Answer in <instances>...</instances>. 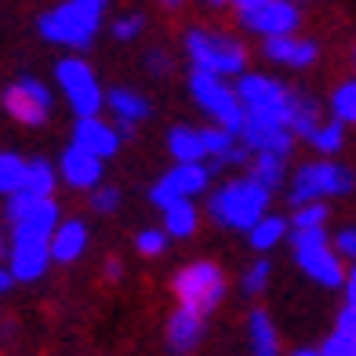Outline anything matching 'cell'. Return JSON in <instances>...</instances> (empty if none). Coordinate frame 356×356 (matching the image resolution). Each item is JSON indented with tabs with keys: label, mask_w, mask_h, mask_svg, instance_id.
<instances>
[{
	"label": "cell",
	"mask_w": 356,
	"mask_h": 356,
	"mask_svg": "<svg viewBox=\"0 0 356 356\" xmlns=\"http://www.w3.org/2000/svg\"><path fill=\"white\" fill-rule=\"evenodd\" d=\"M342 291H346V305H356V262H353V266H349V273H346Z\"/></svg>",
	"instance_id": "41"
},
{
	"label": "cell",
	"mask_w": 356,
	"mask_h": 356,
	"mask_svg": "<svg viewBox=\"0 0 356 356\" xmlns=\"http://www.w3.org/2000/svg\"><path fill=\"white\" fill-rule=\"evenodd\" d=\"M273 197H277V193L266 189L254 175L236 171V175H225L218 186H211V193L204 197V215L211 218L218 229L248 233L273 207Z\"/></svg>",
	"instance_id": "2"
},
{
	"label": "cell",
	"mask_w": 356,
	"mask_h": 356,
	"mask_svg": "<svg viewBox=\"0 0 356 356\" xmlns=\"http://www.w3.org/2000/svg\"><path fill=\"white\" fill-rule=\"evenodd\" d=\"M168 153L175 164H197V160H207V145H204V131L200 127H193V124H175L168 138Z\"/></svg>",
	"instance_id": "25"
},
{
	"label": "cell",
	"mask_w": 356,
	"mask_h": 356,
	"mask_svg": "<svg viewBox=\"0 0 356 356\" xmlns=\"http://www.w3.org/2000/svg\"><path fill=\"white\" fill-rule=\"evenodd\" d=\"M207 338V316L193 313V309H182V305H175L168 323H164V342L175 356H193Z\"/></svg>",
	"instance_id": "20"
},
{
	"label": "cell",
	"mask_w": 356,
	"mask_h": 356,
	"mask_svg": "<svg viewBox=\"0 0 356 356\" xmlns=\"http://www.w3.org/2000/svg\"><path fill=\"white\" fill-rule=\"evenodd\" d=\"M189 0H156V8L164 11V15H178V11H186Z\"/></svg>",
	"instance_id": "43"
},
{
	"label": "cell",
	"mask_w": 356,
	"mask_h": 356,
	"mask_svg": "<svg viewBox=\"0 0 356 356\" xmlns=\"http://www.w3.org/2000/svg\"><path fill=\"white\" fill-rule=\"evenodd\" d=\"M298 4H305V0H298Z\"/></svg>",
	"instance_id": "49"
},
{
	"label": "cell",
	"mask_w": 356,
	"mask_h": 356,
	"mask_svg": "<svg viewBox=\"0 0 356 356\" xmlns=\"http://www.w3.org/2000/svg\"><path fill=\"white\" fill-rule=\"evenodd\" d=\"M106 117L120 127V135L131 142L138 135V124H145L153 117V99L138 88H127V84H113L106 91Z\"/></svg>",
	"instance_id": "17"
},
{
	"label": "cell",
	"mask_w": 356,
	"mask_h": 356,
	"mask_svg": "<svg viewBox=\"0 0 356 356\" xmlns=\"http://www.w3.org/2000/svg\"><path fill=\"white\" fill-rule=\"evenodd\" d=\"M269 66L287 70V73H309L320 62V40L305 37V33H287V37H269L258 47Z\"/></svg>",
	"instance_id": "15"
},
{
	"label": "cell",
	"mask_w": 356,
	"mask_h": 356,
	"mask_svg": "<svg viewBox=\"0 0 356 356\" xmlns=\"http://www.w3.org/2000/svg\"><path fill=\"white\" fill-rule=\"evenodd\" d=\"M254 4H262V0H229L233 15H236V11H248V8H254Z\"/></svg>",
	"instance_id": "44"
},
{
	"label": "cell",
	"mask_w": 356,
	"mask_h": 356,
	"mask_svg": "<svg viewBox=\"0 0 356 356\" xmlns=\"http://www.w3.org/2000/svg\"><path fill=\"white\" fill-rule=\"evenodd\" d=\"M353 76H356V47H353Z\"/></svg>",
	"instance_id": "48"
},
{
	"label": "cell",
	"mask_w": 356,
	"mask_h": 356,
	"mask_svg": "<svg viewBox=\"0 0 356 356\" xmlns=\"http://www.w3.org/2000/svg\"><path fill=\"white\" fill-rule=\"evenodd\" d=\"M182 55L189 70L218 73V76H244L251 70V47L233 29L218 26H186L182 29Z\"/></svg>",
	"instance_id": "3"
},
{
	"label": "cell",
	"mask_w": 356,
	"mask_h": 356,
	"mask_svg": "<svg viewBox=\"0 0 356 356\" xmlns=\"http://www.w3.org/2000/svg\"><path fill=\"white\" fill-rule=\"evenodd\" d=\"M11 287H15V277H11L8 262H4V258H0V298H4V295H8Z\"/></svg>",
	"instance_id": "42"
},
{
	"label": "cell",
	"mask_w": 356,
	"mask_h": 356,
	"mask_svg": "<svg viewBox=\"0 0 356 356\" xmlns=\"http://www.w3.org/2000/svg\"><path fill=\"white\" fill-rule=\"evenodd\" d=\"M204 8H215V11H222V8H229V0H200Z\"/></svg>",
	"instance_id": "47"
},
{
	"label": "cell",
	"mask_w": 356,
	"mask_h": 356,
	"mask_svg": "<svg viewBox=\"0 0 356 356\" xmlns=\"http://www.w3.org/2000/svg\"><path fill=\"white\" fill-rule=\"evenodd\" d=\"M248 175H254L266 189L280 193V189H287L291 168H287V156H277V153H254L251 164H248Z\"/></svg>",
	"instance_id": "29"
},
{
	"label": "cell",
	"mask_w": 356,
	"mask_h": 356,
	"mask_svg": "<svg viewBox=\"0 0 356 356\" xmlns=\"http://www.w3.org/2000/svg\"><path fill=\"white\" fill-rule=\"evenodd\" d=\"M0 215L8 222V236H44L51 240L55 225L62 222V204L58 197H29V193H15L4 200Z\"/></svg>",
	"instance_id": "12"
},
{
	"label": "cell",
	"mask_w": 356,
	"mask_h": 356,
	"mask_svg": "<svg viewBox=\"0 0 356 356\" xmlns=\"http://www.w3.org/2000/svg\"><path fill=\"white\" fill-rule=\"evenodd\" d=\"M327 117H334L338 124H346V127H356V76H346V80H338V84L331 88L327 95Z\"/></svg>",
	"instance_id": "31"
},
{
	"label": "cell",
	"mask_w": 356,
	"mask_h": 356,
	"mask_svg": "<svg viewBox=\"0 0 356 356\" xmlns=\"http://www.w3.org/2000/svg\"><path fill=\"white\" fill-rule=\"evenodd\" d=\"M240 138L251 153H277V156H287L295 153V131L287 124H277V120H262V117H251L244 113V127H240Z\"/></svg>",
	"instance_id": "19"
},
{
	"label": "cell",
	"mask_w": 356,
	"mask_h": 356,
	"mask_svg": "<svg viewBox=\"0 0 356 356\" xmlns=\"http://www.w3.org/2000/svg\"><path fill=\"white\" fill-rule=\"evenodd\" d=\"M109 4L113 0H55L37 15V37L62 51L84 55L109 26Z\"/></svg>",
	"instance_id": "1"
},
{
	"label": "cell",
	"mask_w": 356,
	"mask_h": 356,
	"mask_svg": "<svg viewBox=\"0 0 356 356\" xmlns=\"http://www.w3.org/2000/svg\"><path fill=\"white\" fill-rule=\"evenodd\" d=\"M4 262L11 269L15 284H37V280L47 277V269L55 266L51 240H44V236H8Z\"/></svg>",
	"instance_id": "14"
},
{
	"label": "cell",
	"mask_w": 356,
	"mask_h": 356,
	"mask_svg": "<svg viewBox=\"0 0 356 356\" xmlns=\"http://www.w3.org/2000/svg\"><path fill=\"white\" fill-rule=\"evenodd\" d=\"M62 178H58V164L47 156H29V171H26V186L22 193L29 197H58Z\"/></svg>",
	"instance_id": "28"
},
{
	"label": "cell",
	"mask_w": 356,
	"mask_h": 356,
	"mask_svg": "<svg viewBox=\"0 0 356 356\" xmlns=\"http://www.w3.org/2000/svg\"><path fill=\"white\" fill-rule=\"evenodd\" d=\"M244 236H248V248L254 254H273L280 244H287V240H291V218L280 215V211H266Z\"/></svg>",
	"instance_id": "23"
},
{
	"label": "cell",
	"mask_w": 356,
	"mask_h": 356,
	"mask_svg": "<svg viewBox=\"0 0 356 356\" xmlns=\"http://www.w3.org/2000/svg\"><path fill=\"white\" fill-rule=\"evenodd\" d=\"M287 244H291V258H295V266L302 269V277H309L313 284L327 287V291L346 284L349 262L338 254L327 229H291Z\"/></svg>",
	"instance_id": "7"
},
{
	"label": "cell",
	"mask_w": 356,
	"mask_h": 356,
	"mask_svg": "<svg viewBox=\"0 0 356 356\" xmlns=\"http://www.w3.org/2000/svg\"><path fill=\"white\" fill-rule=\"evenodd\" d=\"M4 251H8V222L0 215V258H4Z\"/></svg>",
	"instance_id": "45"
},
{
	"label": "cell",
	"mask_w": 356,
	"mask_h": 356,
	"mask_svg": "<svg viewBox=\"0 0 356 356\" xmlns=\"http://www.w3.org/2000/svg\"><path fill=\"white\" fill-rule=\"evenodd\" d=\"M55 91L62 106H66L76 117H95V113H106V84L99 70L91 66L84 55L76 51H66L58 62H55Z\"/></svg>",
	"instance_id": "6"
},
{
	"label": "cell",
	"mask_w": 356,
	"mask_h": 356,
	"mask_svg": "<svg viewBox=\"0 0 356 356\" xmlns=\"http://www.w3.org/2000/svg\"><path fill=\"white\" fill-rule=\"evenodd\" d=\"M284 356H320V346H316V349H291V353H284Z\"/></svg>",
	"instance_id": "46"
},
{
	"label": "cell",
	"mask_w": 356,
	"mask_h": 356,
	"mask_svg": "<svg viewBox=\"0 0 356 356\" xmlns=\"http://www.w3.org/2000/svg\"><path fill=\"white\" fill-rule=\"evenodd\" d=\"M323 117H327V106H323L316 95H309V91L298 88V95H295V113H291V131H295V138L305 142V138H309L316 127L323 124Z\"/></svg>",
	"instance_id": "27"
},
{
	"label": "cell",
	"mask_w": 356,
	"mask_h": 356,
	"mask_svg": "<svg viewBox=\"0 0 356 356\" xmlns=\"http://www.w3.org/2000/svg\"><path fill=\"white\" fill-rule=\"evenodd\" d=\"M320 356H356V305H342L334 331L320 342Z\"/></svg>",
	"instance_id": "26"
},
{
	"label": "cell",
	"mask_w": 356,
	"mask_h": 356,
	"mask_svg": "<svg viewBox=\"0 0 356 356\" xmlns=\"http://www.w3.org/2000/svg\"><path fill=\"white\" fill-rule=\"evenodd\" d=\"M346 131H349L346 124H338L334 117H323V124L305 138V145H309L313 153H320V156H338L346 149Z\"/></svg>",
	"instance_id": "32"
},
{
	"label": "cell",
	"mask_w": 356,
	"mask_h": 356,
	"mask_svg": "<svg viewBox=\"0 0 356 356\" xmlns=\"http://www.w3.org/2000/svg\"><path fill=\"white\" fill-rule=\"evenodd\" d=\"M200 222H204V207H197V200H178L160 211V225H164L171 240H193L200 233Z\"/></svg>",
	"instance_id": "24"
},
{
	"label": "cell",
	"mask_w": 356,
	"mask_h": 356,
	"mask_svg": "<svg viewBox=\"0 0 356 356\" xmlns=\"http://www.w3.org/2000/svg\"><path fill=\"white\" fill-rule=\"evenodd\" d=\"M356 189V171L342 164L338 156H316V160H302L298 168H291L287 178V207L298 204H331L338 197H349Z\"/></svg>",
	"instance_id": "4"
},
{
	"label": "cell",
	"mask_w": 356,
	"mask_h": 356,
	"mask_svg": "<svg viewBox=\"0 0 356 356\" xmlns=\"http://www.w3.org/2000/svg\"><path fill=\"white\" fill-rule=\"evenodd\" d=\"M215 178H218V171L207 164V160H197V164H171L149 186V204L156 211H164V207H171L178 200H200L211 193Z\"/></svg>",
	"instance_id": "11"
},
{
	"label": "cell",
	"mask_w": 356,
	"mask_h": 356,
	"mask_svg": "<svg viewBox=\"0 0 356 356\" xmlns=\"http://www.w3.org/2000/svg\"><path fill=\"white\" fill-rule=\"evenodd\" d=\"M120 207H124V189L113 186V182H102V186H95V189L88 193V211L99 215V218L120 215Z\"/></svg>",
	"instance_id": "35"
},
{
	"label": "cell",
	"mask_w": 356,
	"mask_h": 356,
	"mask_svg": "<svg viewBox=\"0 0 356 356\" xmlns=\"http://www.w3.org/2000/svg\"><path fill=\"white\" fill-rule=\"evenodd\" d=\"M186 91H189L193 106L207 117V124H222V127H229V131L240 135V127H244V102H240L236 80L218 76V73H204V70H189Z\"/></svg>",
	"instance_id": "9"
},
{
	"label": "cell",
	"mask_w": 356,
	"mask_h": 356,
	"mask_svg": "<svg viewBox=\"0 0 356 356\" xmlns=\"http://www.w3.org/2000/svg\"><path fill=\"white\" fill-rule=\"evenodd\" d=\"M236 91H240V102H244V113L291 127V113H295L298 88H291L287 80L273 76V73L248 70L244 76H236Z\"/></svg>",
	"instance_id": "10"
},
{
	"label": "cell",
	"mask_w": 356,
	"mask_h": 356,
	"mask_svg": "<svg viewBox=\"0 0 356 356\" xmlns=\"http://www.w3.org/2000/svg\"><path fill=\"white\" fill-rule=\"evenodd\" d=\"M248 353L251 356H284V342H280V331H277V320H273L269 309H251L248 313Z\"/></svg>",
	"instance_id": "22"
},
{
	"label": "cell",
	"mask_w": 356,
	"mask_h": 356,
	"mask_svg": "<svg viewBox=\"0 0 356 356\" xmlns=\"http://www.w3.org/2000/svg\"><path fill=\"white\" fill-rule=\"evenodd\" d=\"M171 248V236L164 233V225H145V229L135 233V254L138 258H164Z\"/></svg>",
	"instance_id": "37"
},
{
	"label": "cell",
	"mask_w": 356,
	"mask_h": 356,
	"mask_svg": "<svg viewBox=\"0 0 356 356\" xmlns=\"http://www.w3.org/2000/svg\"><path fill=\"white\" fill-rule=\"evenodd\" d=\"M142 70L149 73L153 80H168L171 73H175V55L168 51L164 44H149L142 51Z\"/></svg>",
	"instance_id": "38"
},
{
	"label": "cell",
	"mask_w": 356,
	"mask_h": 356,
	"mask_svg": "<svg viewBox=\"0 0 356 356\" xmlns=\"http://www.w3.org/2000/svg\"><path fill=\"white\" fill-rule=\"evenodd\" d=\"M55 164H58L62 189H70V193H84L88 197L95 186L106 182V160L88 153L84 145H76V142H66V149L58 153Z\"/></svg>",
	"instance_id": "16"
},
{
	"label": "cell",
	"mask_w": 356,
	"mask_h": 356,
	"mask_svg": "<svg viewBox=\"0 0 356 356\" xmlns=\"http://www.w3.org/2000/svg\"><path fill=\"white\" fill-rule=\"evenodd\" d=\"M291 218V229H327V222H331V204H298V207H291L287 211Z\"/></svg>",
	"instance_id": "36"
},
{
	"label": "cell",
	"mask_w": 356,
	"mask_h": 356,
	"mask_svg": "<svg viewBox=\"0 0 356 356\" xmlns=\"http://www.w3.org/2000/svg\"><path fill=\"white\" fill-rule=\"evenodd\" d=\"M229 295V277L215 258H193L171 277V298L182 309H193L200 316H211Z\"/></svg>",
	"instance_id": "5"
},
{
	"label": "cell",
	"mask_w": 356,
	"mask_h": 356,
	"mask_svg": "<svg viewBox=\"0 0 356 356\" xmlns=\"http://www.w3.org/2000/svg\"><path fill=\"white\" fill-rule=\"evenodd\" d=\"M302 22L305 15L298 0H262V4H254L248 11H236V29L258 40L302 33Z\"/></svg>",
	"instance_id": "13"
},
{
	"label": "cell",
	"mask_w": 356,
	"mask_h": 356,
	"mask_svg": "<svg viewBox=\"0 0 356 356\" xmlns=\"http://www.w3.org/2000/svg\"><path fill=\"white\" fill-rule=\"evenodd\" d=\"M102 280L106 284H120L124 280V262H120L117 254H109L106 262H102Z\"/></svg>",
	"instance_id": "40"
},
{
	"label": "cell",
	"mask_w": 356,
	"mask_h": 356,
	"mask_svg": "<svg viewBox=\"0 0 356 356\" xmlns=\"http://www.w3.org/2000/svg\"><path fill=\"white\" fill-rule=\"evenodd\" d=\"M26 171H29V156H22L19 149H0V200L22 193Z\"/></svg>",
	"instance_id": "30"
},
{
	"label": "cell",
	"mask_w": 356,
	"mask_h": 356,
	"mask_svg": "<svg viewBox=\"0 0 356 356\" xmlns=\"http://www.w3.org/2000/svg\"><path fill=\"white\" fill-rule=\"evenodd\" d=\"M331 240H334L338 254H342L346 262L353 266V262H356V225H346V229H338V233H334Z\"/></svg>",
	"instance_id": "39"
},
{
	"label": "cell",
	"mask_w": 356,
	"mask_h": 356,
	"mask_svg": "<svg viewBox=\"0 0 356 356\" xmlns=\"http://www.w3.org/2000/svg\"><path fill=\"white\" fill-rule=\"evenodd\" d=\"M91 248V225L80 215H62L51 233V258L55 266H76Z\"/></svg>",
	"instance_id": "21"
},
{
	"label": "cell",
	"mask_w": 356,
	"mask_h": 356,
	"mask_svg": "<svg viewBox=\"0 0 356 356\" xmlns=\"http://www.w3.org/2000/svg\"><path fill=\"white\" fill-rule=\"evenodd\" d=\"M55 106H58V91L33 73H19L15 80L4 84V91H0V109H4V117L15 120L19 127H29V131H40V127L51 124Z\"/></svg>",
	"instance_id": "8"
},
{
	"label": "cell",
	"mask_w": 356,
	"mask_h": 356,
	"mask_svg": "<svg viewBox=\"0 0 356 356\" xmlns=\"http://www.w3.org/2000/svg\"><path fill=\"white\" fill-rule=\"evenodd\" d=\"M145 29H149V19H145V11H120L109 19V37L117 44H135L145 37Z\"/></svg>",
	"instance_id": "34"
},
{
	"label": "cell",
	"mask_w": 356,
	"mask_h": 356,
	"mask_svg": "<svg viewBox=\"0 0 356 356\" xmlns=\"http://www.w3.org/2000/svg\"><path fill=\"white\" fill-rule=\"evenodd\" d=\"M240 291H244L248 298H262L269 284H273V262H269V254H254V262L240 273Z\"/></svg>",
	"instance_id": "33"
},
{
	"label": "cell",
	"mask_w": 356,
	"mask_h": 356,
	"mask_svg": "<svg viewBox=\"0 0 356 356\" xmlns=\"http://www.w3.org/2000/svg\"><path fill=\"white\" fill-rule=\"evenodd\" d=\"M70 142L84 145L88 153L102 156L106 164H109V160L124 149V142H127V138L120 135V127L113 124L106 113H95V117H76V120H73V127H70Z\"/></svg>",
	"instance_id": "18"
}]
</instances>
